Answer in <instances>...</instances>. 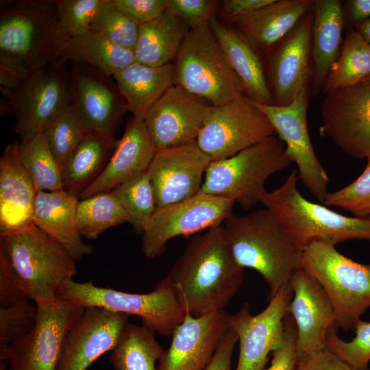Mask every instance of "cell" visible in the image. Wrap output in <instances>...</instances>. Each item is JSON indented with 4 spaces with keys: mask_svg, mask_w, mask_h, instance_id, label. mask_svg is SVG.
I'll use <instances>...</instances> for the list:
<instances>
[{
    "mask_svg": "<svg viewBox=\"0 0 370 370\" xmlns=\"http://www.w3.org/2000/svg\"><path fill=\"white\" fill-rule=\"evenodd\" d=\"M165 278L186 313L198 317L224 310L243 283V268L221 224L190 236Z\"/></svg>",
    "mask_w": 370,
    "mask_h": 370,
    "instance_id": "6da1fadb",
    "label": "cell"
},
{
    "mask_svg": "<svg viewBox=\"0 0 370 370\" xmlns=\"http://www.w3.org/2000/svg\"><path fill=\"white\" fill-rule=\"evenodd\" d=\"M231 251L242 268L256 271L269 286V301L302 268L303 251L275 214L264 208L231 214L223 223Z\"/></svg>",
    "mask_w": 370,
    "mask_h": 370,
    "instance_id": "7a4b0ae2",
    "label": "cell"
},
{
    "mask_svg": "<svg viewBox=\"0 0 370 370\" xmlns=\"http://www.w3.org/2000/svg\"><path fill=\"white\" fill-rule=\"evenodd\" d=\"M0 258L25 296L36 304L57 299L58 289L77 273L73 256L35 225L0 235Z\"/></svg>",
    "mask_w": 370,
    "mask_h": 370,
    "instance_id": "3957f363",
    "label": "cell"
},
{
    "mask_svg": "<svg viewBox=\"0 0 370 370\" xmlns=\"http://www.w3.org/2000/svg\"><path fill=\"white\" fill-rule=\"evenodd\" d=\"M298 172L293 169L281 186L261 199L303 251L310 243L335 246L346 241H370V217H347L304 198L297 189Z\"/></svg>",
    "mask_w": 370,
    "mask_h": 370,
    "instance_id": "277c9868",
    "label": "cell"
},
{
    "mask_svg": "<svg viewBox=\"0 0 370 370\" xmlns=\"http://www.w3.org/2000/svg\"><path fill=\"white\" fill-rule=\"evenodd\" d=\"M293 162L286 146L275 134L227 158L212 161L201 191L230 199L245 210L260 202L269 176Z\"/></svg>",
    "mask_w": 370,
    "mask_h": 370,
    "instance_id": "5b68a950",
    "label": "cell"
},
{
    "mask_svg": "<svg viewBox=\"0 0 370 370\" xmlns=\"http://www.w3.org/2000/svg\"><path fill=\"white\" fill-rule=\"evenodd\" d=\"M173 66L174 84L212 106L245 96L209 24L188 30Z\"/></svg>",
    "mask_w": 370,
    "mask_h": 370,
    "instance_id": "8992f818",
    "label": "cell"
},
{
    "mask_svg": "<svg viewBox=\"0 0 370 370\" xmlns=\"http://www.w3.org/2000/svg\"><path fill=\"white\" fill-rule=\"evenodd\" d=\"M58 299L82 308H102L110 311L137 315L143 325L164 336H172L184 319L186 312L164 277L149 293L123 292L95 286L92 281L69 280L58 291Z\"/></svg>",
    "mask_w": 370,
    "mask_h": 370,
    "instance_id": "52a82bcc",
    "label": "cell"
},
{
    "mask_svg": "<svg viewBox=\"0 0 370 370\" xmlns=\"http://www.w3.org/2000/svg\"><path fill=\"white\" fill-rule=\"evenodd\" d=\"M302 268L328 295L337 326L344 331L354 329L370 308V264L354 261L334 245L314 241L303 250Z\"/></svg>",
    "mask_w": 370,
    "mask_h": 370,
    "instance_id": "ba28073f",
    "label": "cell"
},
{
    "mask_svg": "<svg viewBox=\"0 0 370 370\" xmlns=\"http://www.w3.org/2000/svg\"><path fill=\"white\" fill-rule=\"evenodd\" d=\"M55 60L32 73L6 99H1V116L15 118L13 131L21 140L42 134L72 103L70 69Z\"/></svg>",
    "mask_w": 370,
    "mask_h": 370,
    "instance_id": "9c48e42d",
    "label": "cell"
},
{
    "mask_svg": "<svg viewBox=\"0 0 370 370\" xmlns=\"http://www.w3.org/2000/svg\"><path fill=\"white\" fill-rule=\"evenodd\" d=\"M0 8V53L31 73L56 60V0H3Z\"/></svg>",
    "mask_w": 370,
    "mask_h": 370,
    "instance_id": "30bf717a",
    "label": "cell"
},
{
    "mask_svg": "<svg viewBox=\"0 0 370 370\" xmlns=\"http://www.w3.org/2000/svg\"><path fill=\"white\" fill-rule=\"evenodd\" d=\"M36 304L34 329L0 352L8 370H56L66 334L85 310L58 298Z\"/></svg>",
    "mask_w": 370,
    "mask_h": 370,
    "instance_id": "8fae6325",
    "label": "cell"
},
{
    "mask_svg": "<svg viewBox=\"0 0 370 370\" xmlns=\"http://www.w3.org/2000/svg\"><path fill=\"white\" fill-rule=\"evenodd\" d=\"M275 134L268 118L245 96L210 106L197 138L212 161L230 158Z\"/></svg>",
    "mask_w": 370,
    "mask_h": 370,
    "instance_id": "7c38bea8",
    "label": "cell"
},
{
    "mask_svg": "<svg viewBox=\"0 0 370 370\" xmlns=\"http://www.w3.org/2000/svg\"><path fill=\"white\" fill-rule=\"evenodd\" d=\"M234 204L200 191L186 200L157 208L143 234L144 255L149 259L158 257L172 238L190 237L223 224L233 214Z\"/></svg>",
    "mask_w": 370,
    "mask_h": 370,
    "instance_id": "4fadbf2b",
    "label": "cell"
},
{
    "mask_svg": "<svg viewBox=\"0 0 370 370\" xmlns=\"http://www.w3.org/2000/svg\"><path fill=\"white\" fill-rule=\"evenodd\" d=\"M310 97L308 86L286 106L262 104L249 100L268 118L275 133L284 143L286 154L296 164L298 177L304 186L317 201L323 203L329 193V177L309 136L307 110Z\"/></svg>",
    "mask_w": 370,
    "mask_h": 370,
    "instance_id": "5bb4252c",
    "label": "cell"
},
{
    "mask_svg": "<svg viewBox=\"0 0 370 370\" xmlns=\"http://www.w3.org/2000/svg\"><path fill=\"white\" fill-rule=\"evenodd\" d=\"M321 108V135L347 155L370 156V77L325 95Z\"/></svg>",
    "mask_w": 370,
    "mask_h": 370,
    "instance_id": "9a60e30c",
    "label": "cell"
},
{
    "mask_svg": "<svg viewBox=\"0 0 370 370\" xmlns=\"http://www.w3.org/2000/svg\"><path fill=\"white\" fill-rule=\"evenodd\" d=\"M313 18L312 6L293 29L262 58L275 106L290 104L304 88L310 85Z\"/></svg>",
    "mask_w": 370,
    "mask_h": 370,
    "instance_id": "2e32d148",
    "label": "cell"
},
{
    "mask_svg": "<svg viewBox=\"0 0 370 370\" xmlns=\"http://www.w3.org/2000/svg\"><path fill=\"white\" fill-rule=\"evenodd\" d=\"M293 295L289 284L282 288L258 314H251L247 302L236 314L228 313V328L236 334L239 343L235 370H265L269 355L282 341L283 321Z\"/></svg>",
    "mask_w": 370,
    "mask_h": 370,
    "instance_id": "e0dca14e",
    "label": "cell"
},
{
    "mask_svg": "<svg viewBox=\"0 0 370 370\" xmlns=\"http://www.w3.org/2000/svg\"><path fill=\"white\" fill-rule=\"evenodd\" d=\"M211 162L197 141L157 149L147 169L157 208L199 193Z\"/></svg>",
    "mask_w": 370,
    "mask_h": 370,
    "instance_id": "ac0fdd59",
    "label": "cell"
},
{
    "mask_svg": "<svg viewBox=\"0 0 370 370\" xmlns=\"http://www.w3.org/2000/svg\"><path fill=\"white\" fill-rule=\"evenodd\" d=\"M210 106L173 84L143 119L156 148L165 149L196 141Z\"/></svg>",
    "mask_w": 370,
    "mask_h": 370,
    "instance_id": "d6986e66",
    "label": "cell"
},
{
    "mask_svg": "<svg viewBox=\"0 0 370 370\" xmlns=\"http://www.w3.org/2000/svg\"><path fill=\"white\" fill-rule=\"evenodd\" d=\"M70 73L72 103L86 129L114 136L128 108L112 77L75 63Z\"/></svg>",
    "mask_w": 370,
    "mask_h": 370,
    "instance_id": "ffe728a7",
    "label": "cell"
},
{
    "mask_svg": "<svg viewBox=\"0 0 370 370\" xmlns=\"http://www.w3.org/2000/svg\"><path fill=\"white\" fill-rule=\"evenodd\" d=\"M129 317L102 308H85L66 334L56 370H87L98 358L113 350Z\"/></svg>",
    "mask_w": 370,
    "mask_h": 370,
    "instance_id": "44dd1931",
    "label": "cell"
},
{
    "mask_svg": "<svg viewBox=\"0 0 370 370\" xmlns=\"http://www.w3.org/2000/svg\"><path fill=\"white\" fill-rule=\"evenodd\" d=\"M293 295L288 312L297 327L298 361L326 347L329 330L336 324L334 306L318 281L303 268L292 278Z\"/></svg>",
    "mask_w": 370,
    "mask_h": 370,
    "instance_id": "7402d4cb",
    "label": "cell"
},
{
    "mask_svg": "<svg viewBox=\"0 0 370 370\" xmlns=\"http://www.w3.org/2000/svg\"><path fill=\"white\" fill-rule=\"evenodd\" d=\"M227 314L224 310L198 317L186 313L156 370H205L229 328Z\"/></svg>",
    "mask_w": 370,
    "mask_h": 370,
    "instance_id": "603a6c76",
    "label": "cell"
},
{
    "mask_svg": "<svg viewBox=\"0 0 370 370\" xmlns=\"http://www.w3.org/2000/svg\"><path fill=\"white\" fill-rule=\"evenodd\" d=\"M37 190L19 158L18 143H9L0 158V235L34 225Z\"/></svg>",
    "mask_w": 370,
    "mask_h": 370,
    "instance_id": "cb8c5ba5",
    "label": "cell"
},
{
    "mask_svg": "<svg viewBox=\"0 0 370 370\" xmlns=\"http://www.w3.org/2000/svg\"><path fill=\"white\" fill-rule=\"evenodd\" d=\"M156 150L143 121L132 116L128 119L125 132L118 140L105 169L78 199L111 192L118 186L146 171Z\"/></svg>",
    "mask_w": 370,
    "mask_h": 370,
    "instance_id": "d4e9b609",
    "label": "cell"
},
{
    "mask_svg": "<svg viewBox=\"0 0 370 370\" xmlns=\"http://www.w3.org/2000/svg\"><path fill=\"white\" fill-rule=\"evenodd\" d=\"M314 0H274L244 16L232 27L261 58L313 6Z\"/></svg>",
    "mask_w": 370,
    "mask_h": 370,
    "instance_id": "484cf974",
    "label": "cell"
},
{
    "mask_svg": "<svg viewBox=\"0 0 370 370\" xmlns=\"http://www.w3.org/2000/svg\"><path fill=\"white\" fill-rule=\"evenodd\" d=\"M311 38V96L322 92L325 79L338 59L343 42V1L314 0Z\"/></svg>",
    "mask_w": 370,
    "mask_h": 370,
    "instance_id": "4316f807",
    "label": "cell"
},
{
    "mask_svg": "<svg viewBox=\"0 0 370 370\" xmlns=\"http://www.w3.org/2000/svg\"><path fill=\"white\" fill-rule=\"evenodd\" d=\"M79 199L64 190L37 191L33 223L62 245L76 260L90 254L92 247L85 243L77 225Z\"/></svg>",
    "mask_w": 370,
    "mask_h": 370,
    "instance_id": "83f0119b",
    "label": "cell"
},
{
    "mask_svg": "<svg viewBox=\"0 0 370 370\" xmlns=\"http://www.w3.org/2000/svg\"><path fill=\"white\" fill-rule=\"evenodd\" d=\"M209 25L239 79L245 97L258 103L274 105L262 58L232 27L215 16Z\"/></svg>",
    "mask_w": 370,
    "mask_h": 370,
    "instance_id": "f1b7e54d",
    "label": "cell"
},
{
    "mask_svg": "<svg viewBox=\"0 0 370 370\" xmlns=\"http://www.w3.org/2000/svg\"><path fill=\"white\" fill-rule=\"evenodd\" d=\"M117 142L114 136L87 130L61 171L63 190L78 198L102 173Z\"/></svg>",
    "mask_w": 370,
    "mask_h": 370,
    "instance_id": "f546056e",
    "label": "cell"
},
{
    "mask_svg": "<svg viewBox=\"0 0 370 370\" xmlns=\"http://www.w3.org/2000/svg\"><path fill=\"white\" fill-rule=\"evenodd\" d=\"M134 118L143 121L149 109L174 84L170 63L149 66L134 62L113 76Z\"/></svg>",
    "mask_w": 370,
    "mask_h": 370,
    "instance_id": "4dcf8cb0",
    "label": "cell"
},
{
    "mask_svg": "<svg viewBox=\"0 0 370 370\" xmlns=\"http://www.w3.org/2000/svg\"><path fill=\"white\" fill-rule=\"evenodd\" d=\"M189 29L184 20L169 7L156 19L140 25L135 62L149 66L172 63Z\"/></svg>",
    "mask_w": 370,
    "mask_h": 370,
    "instance_id": "1f68e13d",
    "label": "cell"
},
{
    "mask_svg": "<svg viewBox=\"0 0 370 370\" xmlns=\"http://www.w3.org/2000/svg\"><path fill=\"white\" fill-rule=\"evenodd\" d=\"M58 60L88 66L110 77L135 62L133 51L116 46L90 30L69 40Z\"/></svg>",
    "mask_w": 370,
    "mask_h": 370,
    "instance_id": "d6a6232c",
    "label": "cell"
},
{
    "mask_svg": "<svg viewBox=\"0 0 370 370\" xmlns=\"http://www.w3.org/2000/svg\"><path fill=\"white\" fill-rule=\"evenodd\" d=\"M155 332L128 323L110 358L114 370H156L164 351Z\"/></svg>",
    "mask_w": 370,
    "mask_h": 370,
    "instance_id": "836d02e7",
    "label": "cell"
},
{
    "mask_svg": "<svg viewBox=\"0 0 370 370\" xmlns=\"http://www.w3.org/2000/svg\"><path fill=\"white\" fill-rule=\"evenodd\" d=\"M370 77V45L354 27L346 29L339 56L322 88L323 95Z\"/></svg>",
    "mask_w": 370,
    "mask_h": 370,
    "instance_id": "e575fe53",
    "label": "cell"
},
{
    "mask_svg": "<svg viewBox=\"0 0 370 370\" xmlns=\"http://www.w3.org/2000/svg\"><path fill=\"white\" fill-rule=\"evenodd\" d=\"M76 220L81 236L90 240L97 239L112 227L129 223L127 213L112 191L79 199Z\"/></svg>",
    "mask_w": 370,
    "mask_h": 370,
    "instance_id": "d590c367",
    "label": "cell"
},
{
    "mask_svg": "<svg viewBox=\"0 0 370 370\" xmlns=\"http://www.w3.org/2000/svg\"><path fill=\"white\" fill-rule=\"evenodd\" d=\"M18 151L21 164L31 177L37 191L63 190L61 170L43 134L21 140L18 143Z\"/></svg>",
    "mask_w": 370,
    "mask_h": 370,
    "instance_id": "8d00e7d4",
    "label": "cell"
},
{
    "mask_svg": "<svg viewBox=\"0 0 370 370\" xmlns=\"http://www.w3.org/2000/svg\"><path fill=\"white\" fill-rule=\"evenodd\" d=\"M106 0H56V19L53 36L56 60L62 47L71 39L86 34Z\"/></svg>",
    "mask_w": 370,
    "mask_h": 370,
    "instance_id": "74e56055",
    "label": "cell"
},
{
    "mask_svg": "<svg viewBox=\"0 0 370 370\" xmlns=\"http://www.w3.org/2000/svg\"><path fill=\"white\" fill-rule=\"evenodd\" d=\"M137 234L143 235L157 208L147 170L112 190Z\"/></svg>",
    "mask_w": 370,
    "mask_h": 370,
    "instance_id": "f35d334b",
    "label": "cell"
},
{
    "mask_svg": "<svg viewBox=\"0 0 370 370\" xmlns=\"http://www.w3.org/2000/svg\"><path fill=\"white\" fill-rule=\"evenodd\" d=\"M86 131L71 103L42 133L61 171L84 137Z\"/></svg>",
    "mask_w": 370,
    "mask_h": 370,
    "instance_id": "ab89813d",
    "label": "cell"
},
{
    "mask_svg": "<svg viewBox=\"0 0 370 370\" xmlns=\"http://www.w3.org/2000/svg\"><path fill=\"white\" fill-rule=\"evenodd\" d=\"M139 27L119 10L112 0H106L94 17L90 30L100 34L116 46L134 51Z\"/></svg>",
    "mask_w": 370,
    "mask_h": 370,
    "instance_id": "60d3db41",
    "label": "cell"
},
{
    "mask_svg": "<svg viewBox=\"0 0 370 370\" xmlns=\"http://www.w3.org/2000/svg\"><path fill=\"white\" fill-rule=\"evenodd\" d=\"M337 325L327 334L326 348L347 364L353 370H368L370 361V322L360 320L354 330L356 336L345 341L338 336Z\"/></svg>",
    "mask_w": 370,
    "mask_h": 370,
    "instance_id": "b9f144b4",
    "label": "cell"
},
{
    "mask_svg": "<svg viewBox=\"0 0 370 370\" xmlns=\"http://www.w3.org/2000/svg\"><path fill=\"white\" fill-rule=\"evenodd\" d=\"M33 301L26 298L10 306L0 308V352L35 327L38 307Z\"/></svg>",
    "mask_w": 370,
    "mask_h": 370,
    "instance_id": "7bdbcfd3",
    "label": "cell"
},
{
    "mask_svg": "<svg viewBox=\"0 0 370 370\" xmlns=\"http://www.w3.org/2000/svg\"><path fill=\"white\" fill-rule=\"evenodd\" d=\"M362 173L351 184L328 193L323 204L352 213L354 217H370V156Z\"/></svg>",
    "mask_w": 370,
    "mask_h": 370,
    "instance_id": "ee69618b",
    "label": "cell"
},
{
    "mask_svg": "<svg viewBox=\"0 0 370 370\" xmlns=\"http://www.w3.org/2000/svg\"><path fill=\"white\" fill-rule=\"evenodd\" d=\"M296 340V324L293 316L288 312L283 321L282 341L272 352L271 365L265 370H297Z\"/></svg>",
    "mask_w": 370,
    "mask_h": 370,
    "instance_id": "f6af8a7d",
    "label": "cell"
},
{
    "mask_svg": "<svg viewBox=\"0 0 370 370\" xmlns=\"http://www.w3.org/2000/svg\"><path fill=\"white\" fill-rule=\"evenodd\" d=\"M217 1L210 0H170L169 8L182 18L190 29L209 24Z\"/></svg>",
    "mask_w": 370,
    "mask_h": 370,
    "instance_id": "bcb514c9",
    "label": "cell"
},
{
    "mask_svg": "<svg viewBox=\"0 0 370 370\" xmlns=\"http://www.w3.org/2000/svg\"><path fill=\"white\" fill-rule=\"evenodd\" d=\"M114 5L138 25L147 23L162 14L170 0H112Z\"/></svg>",
    "mask_w": 370,
    "mask_h": 370,
    "instance_id": "7dc6e473",
    "label": "cell"
},
{
    "mask_svg": "<svg viewBox=\"0 0 370 370\" xmlns=\"http://www.w3.org/2000/svg\"><path fill=\"white\" fill-rule=\"evenodd\" d=\"M297 370H353L326 347L298 361Z\"/></svg>",
    "mask_w": 370,
    "mask_h": 370,
    "instance_id": "c3c4849f",
    "label": "cell"
},
{
    "mask_svg": "<svg viewBox=\"0 0 370 370\" xmlns=\"http://www.w3.org/2000/svg\"><path fill=\"white\" fill-rule=\"evenodd\" d=\"M274 0H225L221 16L224 25L231 27L247 14L271 3Z\"/></svg>",
    "mask_w": 370,
    "mask_h": 370,
    "instance_id": "681fc988",
    "label": "cell"
},
{
    "mask_svg": "<svg viewBox=\"0 0 370 370\" xmlns=\"http://www.w3.org/2000/svg\"><path fill=\"white\" fill-rule=\"evenodd\" d=\"M26 298L8 264L0 258V308L10 306Z\"/></svg>",
    "mask_w": 370,
    "mask_h": 370,
    "instance_id": "f907efd6",
    "label": "cell"
},
{
    "mask_svg": "<svg viewBox=\"0 0 370 370\" xmlns=\"http://www.w3.org/2000/svg\"><path fill=\"white\" fill-rule=\"evenodd\" d=\"M237 343L236 334L228 328L205 370H231L232 357Z\"/></svg>",
    "mask_w": 370,
    "mask_h": 370,
    "instance_id": "816d5d0a",
    "label": "cell"
},
{
    "mask_svg": "<svg viewBox=\"0 0 370 370\" xmlns=\"http://www.w3.org/2000/svg\"><path fill=\"white\" fill-rule=\"evenodd\" d=\"M343 15L345 27L370 18V0H348L343 1Z\"/></svg>",
    "mask_w": 370,
    "mask_h": 370,
    "instance_id": "f5cc1de1",
    "label": "cell"
},
{
    "mask_svg": "<svg viewBox=\"0 0 370 370\" xmlns=\"http://www.w3.org/2000/svg\"><path fill=\"white\" fill-rule=\"evenodd\" d=\"M354 27L370 45V18L356 24Z\"/></svg>",
    "mask_w": 370,
    "mask_h": 370,
    "instance_id": "db71d44e",
    "label": "cell"
},
{
    "mask_svg": "<svg viewBox=\"0 0 370 370\" xmlns=\"http://www.w3.org/2000/svg\"><path fill=\"white\" fill-rule=\"evenodd\" d=\"M0 370H8L6 361L0 360Z\"/></svg>",
    "mask_w": 370,
    "mask_h": 370,
    "instance_id": "11a10c76",
    "label": "cell"
},
{
    "mask_svg": "<svg viewBox=\"0 0 370 370\" xmlns=\"http://www.w3.org/2000/svg\"><path fill=\"white\" fill-rule=\"evenodd\" d=\"M369 370V369H368Z\"/></svg>",
    "mask_w": 370,
    "mask_h": 370,
    "instance_id": "9f6ffc18",
    "label": "cell"
}]
</instances>
